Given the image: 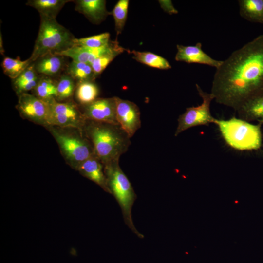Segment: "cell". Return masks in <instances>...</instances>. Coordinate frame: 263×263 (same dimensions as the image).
Listing matches in <instances>:
<instances>
[{
  "label": "cell",
  "mask_w": 263,
  "mask_h": 263,
  "mask_svg": "<svg viewBox=\"0 0 263 263\" xmlns=\"http://www.w3.org/2000/svg\"><path fill=\"white\" fill-rule=\"evenodd\" d=\"M210 93L218 103L235 111L263 94V35L223 60L214 75Z\"/></svg>",
  "instance_id": "obj_1"
},
{
  "label": "cell",
  "mask_w": 263,
  "mask_h": 263,
  "mask_svg": "<svg viewBox=\"0 0 263 263\" xmlns=\"http://www.w3.org/2000/svg\"><path fill=\"white\" fill-rule=\"evenodd\" d=\"M91 123L87 131L94 154L104 166L119 161L128 150L131 138L119 125L95 121Z\"/></svg>",
  "instance_id": "obj_2"
},
{
  "label": "cell",
  "mask_w": 263,
  "mask_h": 263,
  "mask_svg": "<svg viewBox=\"0 0 263 263\" xmlns=\"http://www.w3.org/2000/svg\"><path fill=\"white\" fill-rule=\"evenodd\" d=\"M227 145L238 150H251L262 146V124H253L235 117L228 120L215 119L214 123Z\"/></svg>",
  "instance_id": "obj_3"
},
{
  "label": "cell",
  "mask_w": 263,
  "mask_h": 263,
  "mask_svg": "<svg viewBox=\"0 0 263 263\" xmlns=\"http://www.w3.org/2000/svg\"><path fill=\"white\" fill-rule=\"evenodd\" d=\"M75 38L56 19L40 16L39 31L29 58L33 63L37 59L47 54L64 50L73 45Z\"/></svg>",
  "instance_id": "obj_4"
},
{
  "label": "cell",
  "mask_w": 263,
  "mask_h": 263,
  "mask_svg": "<svg viewBox=\"0 0 263 263\" xmlns=\"http://www.w3.org/2000/svg\"><path fill=\"white\" fill-rule=\"evenodd\" d=\"M104 169L111 194L114 196L120 207L125 224L138 237L143 238V235L135 228L132 216L136 194L129 179L122 170L119 161L104 165Z\"/></svg>",
  "instance_id": "obj_5"
},
{
  "label": "cell",
  "mask_w": 263,
  "mask_h": 263,
  "mask_svg": "<svg viewBox=\"0 0 263 263\" xmlns=\"http://www.w3.org/2000/svg\"><path fill=\"white\" fill-rule=\"evenodd\" d=\"M196 86L202 102L197 106L187 108L185 112L179 116L175 136L192 127L214 123L216 118L212 116L210 109L214 97L211 93L204 92L198 84Z\"/></svg>",
  "instance_id": "obj_6"
},
{
  "label": "cell",
  "mask_w": 263,
  "mask_h": 263,
  "mask_svg": "<svg viewBox=\"0 0 263 263\" xmlns=\"http://www.w3.org/2000/svg\"><path fill=\"white\" fill-rule=\"evenodd\" d=\"M51 131L64 156L76 169L82 163L94 154L93 147L85 139L55 129Z\"/></svg>",
  "instance_id": "obj_7"
},
{
  "label": "cell",
  "mask_w": 263,
  "mask_h": 263,
  "mask_svg": "<svg viewBox=\"0 0 263 263\" xmlns=\"http://www.w3.org/2000/svg\"><path fill=\"white\" fill-rule=\"evenodd\" d=\"M50 107V125L81 128L85 117L72 102L61 103L53 98L48 101Z\"/></svg>",
  "instance_id": "obj_8"
},
{
  "label": "cell",
  "mask_w": 263,
  "mask_h": 263,
  "mask_svg": "<svg viewBox=\"0 0 263 263\" xmlns=\"http://www.w3.org/2000/svg\"><path fill=\"white\" fill-rule=\"evenodd\" d=\"M17 108L22 116L38 124L50 125L48 101L27 93L19 94Z\"/></svg>",
  "instance_id": "obj_9"
},
{
  "label": "cell",
  "mask_w": 263,
  "mask_h": 263,
  "mask_svg": "<svg viewBox=\"0 0 263 263\" xmlns=\"http://www.w3.org/2000/svg\"><path fill=\"white\" fill-rule=\"evenodd\" d=\"M116 115L119 125L131 138L141 126L138 107L129 100L115 97Z\"/></svg>",
  "instance_id": "obj_10"
},
{
  "label": "cell",
  "mask_w": 263,
  "mask_h": 263,
  "mask_svg": "<svg viewBox=\"0 0 263 263\" xmlns=\"http://www.w3.org/2000/svg\"><path fill=\"white\" fill-rule=\"evenodd\" d=\"M85 106L83 115L85 119L119 125L116 115L115 97L97 98Z\"/></svg>",
  "instance_id": "obj_11"
},
{
  "label": "cell",
  "mask_w": 263,
  "mask_h": 263,
  "mask_svg": "<svg viewBox=\"0 0 263 263\" xmlns=\"http://www.w3.org/2000/svg\"><path fill=\"white\" fill-rule=\"evenodd\" d=\"M177 50L175 59L177 61L207 65L216 69L219 67L223 62V60L214 59L205 53L200 42L189 46L178 44Z\"/></svg>",
  "instance_id": "obj_12"
},
{
  "label": "cell",
  "mask_w": 263,
  "mask_h": 263,
  "mask_svg": "<svg viewBox=\"0 0 263 263\" xmlns=\"http://www.w3.org/2000/svg\"><path fill=\"white\" fill-rule=\"evenodd\" d=\"M77 170L82 175L99 185L105 191L111 193L104 172V165L95 154L82 163Z\"/></svg>",
  "instance_id": "obj_13"
},
{
  "label": "cell",
  "mask_w": 263,
  "mask_h": 263,
  "mask_svg": "<svg viewBox=\"0 0 263 263\" xmlns=\"http://www.w3.org/2000/svg\"><path fill=\"white\" fill-rule=\"evenodd\" d=\"M75 9L95 23L102 21L109 14L104 0H77Z\"/></svg>",
  "instance_id": "obj_14"
},
{
  "label": "cell",
  "mask_w": 263,
  "mask_h": 263,
  "mask_svg": "<svg viewBox=\"0 0 263 263\" xmlns=\"http://www.w3.org/2000/svg\"><path fill=\"white\" fill-rule=\"evenodd\" d=\"M64 57L55 53H50L37 59L33 64L38 74L48 77L54 76L63 70Z\"/></svg>",
  "instance_id": "obj_15"
},
{
  "label": "cell",
  "mask_w": 263,
  "mask_h": 263,
  "mask_svg": "<svg viewBox=\"0 0 263 263\" xmlns=\"http://www.w3.org/2000/svg\"><path fill=\"white\" fill-rule=\"evenodd\" d=\"M239 118L247 122L258 121L263 123V94L254 97L244 103L236 111Z\"/></svg>",
  "instance_id": "obj_16"
},
{
  "label": "cell",
  "mask_w": 263,
  "mask_h": 263,
  "mask_svg": "<svg viewBox=\"0 0 263 263\" xmlns=\"http://www.w3.org/2000/svg\"><path fill=\"white\" fill-rule=\"evenodd\" d=\"M72 0H29L26 5L36 9L40 16L56 19V17L64 6Z\"/></svg>",
  "instance_id": "obj_17"
},
{
  "label": "cell",
  "mask_w": 263,
  "mask_h": 263,
  "mask_svg": "<svg viewBox=\"0 0 263 263\" xmlns=\"http://www.w3.org/2000/svg\"><path fill=\"white\" fill-rule=\"evenodd\" d=\"M240 16L246 20L263 24V0H238Z\"/></svg>",
  "instance_id": "obj_18"
},
{
  "label": "cell",
  "mask_w": 263,
  "mask_h": 263,
  "mask_svg": "<svg viewBox=\"0 0 263 263\" xmlns=\"http://www.w3.org/2000/svg\"><path fill=\"white\" fill-rule=\"evenodd\" d=\"M67 74L78 82L93 81L96 78L90 64L72 60L68 65Z\"/></svg>",
  "instance_id": "obj_19"
},
{
  "label": "cell",
  "mask_w": 263,
  "mask_h": 263,
  "mask_svg": "<svg viewBox=\"0 0 263 263\" xmlns=\"http://www.w3.org/2000/svg\"><path fill=\"white\" fill-rule=\"evenodd\" d=\"M133 58L136 61L149 66L160 69H169L171 68L170 63L165 58L149 52L131 51Z\"/></svg>",
  "instance_id": "obj_20"
},
{
  "label": "cell",
  "mask_w": 263,
  "mask_h": 263,
  "mask_svg": "<svg viewBox=\"0 0 263 263\" xmlns=\"http://www.w3.org/2000/svg\"><path fill=\"white\" fill-rule=\"evenodd\" d=\"M31 64L29 58L21 60L19 57H5L1 63L4 74L13 80L16 79Z\"/></svg>",
  "instance_id": "obj_21"
},
{
  "label": "cell",
  "mask_w": 263,
  "mask_h": 263,
  "mask_svg": "<svg viewBox=\"0 0 263 263\" xmlns=\"http://www.w3.org/2000/svg\"><path fill=\"white\" fill-rule=\"evenodd\" d=\"M99 90L97 86L92 81L78 82L76 90V97L82 104L86 105L96 99Z\"/></svg>",
  "instance_id": "obj_22"
},
{
  "label": "cell",
  "mask_w": 263,
  "mask_h": 263,
  "mask_svg": "<svg viewBox=\"0 0 263 263\" xmlns=\"http://www.w3.org/2000/svg\"><path fill=\"white\" fill-rule=\"evenodd\" d=\"M34 90L35 95L46 101L56 98L57 94L56 84L49 77L45 75L39 77Z\"/></svg>",
  "instance_id": "obj_23"
},
{
  "label": "cell",
  "mask_w": 263,
  "mask_h": 263,
  "mask_svg": "<svg viewBox=\"0 0 263 263\" xmlns=\"http://www.w3.org/2000/svg\"><path fill=\"white\" fill-rule=\"evenodd\" d=\"M129 2L128 0H119L111 13L114 19L115 28L117 35L121 33L125 25L127 18Z\"/></svg>",
  "instance_id": "obj_24"
},
{
  "label": "cell",
  "mask_w": 263,
  "mask_h": 263,
  "mask_svg": "<svg viewBox=\"0 0 263 263\" xmlns=\"http://www.w3.org/2000/svg\"><path fill=\"white\" fill-rule=\"evenodd\" d=\"M110 34L106 32L85 38H75L73 40V45L88 48L100 47L106 45L110 41Z\"/></svg>",
  "instance_id": "obj_25"
},
{
  "label": "cell",
  "mask_w": 263,
  "mask_h": 263,
  "mask_svg": "<svg viewBox=\"0 0 263 263\" xmlns=\"http://www.w3.org/2000/svg\"><path fill=\"white\" fill-rule=\"evenodd\" d=\"M56 99L63 100L70 98L75 89L74 79L67 74L62 75L56 84Z\"/></svg>",
  "instance_id": "obj_26"
},
{
  "label": "cell",
  "mask_w": 263,
  "mask_h": 263,
  "mask_svg": "<svg viewBox=\"0 0 263 263\" xmlns=\"http://www.w3.org/2000/svg\"><path fill=\"white\" fill-rule=\"evenodd\" d=\"M55 54L70 57L73 61L89 64L90 55L86 48L83 46L73 45L64 50Z\"/></svg>",
  "instance_id": "obj_27"
},
{
  "label": "cell",
  "mask_w": 263,
  "mask_h": 263,
  "mask_svg": "<svg viewBox=\"0 0 263 263\" xmlns=\"http://www.w3.org/2000/svg\"><path fill=\"white\" fill-rule=\"evenodd\" d=\"M125 50H126L123 48L122 49L103 55L94 60L91 65L95 76L99 75L116 56Z\"/></svg>",
  "instance_id": "obj_28"
},
{
  "label": "cell",
  "mask_w": 263,
  "mask_h": 263,
  "mask_svg": "<svg viewBox=\"0 0 263 263\" xmlns=\"http://www.w3.org/2000/svg\"><path fill=\"white\" fill-rule=\"evenodd\" d=\"M33 63L29 65L16 79L14 80V86L38 79Z\"/></svg>",
  "instance_id": "obj_29"
},
{
  "label": "cell",
  "mask_w": 263,
  "mask_h": 263,
  "mask_svg": "<svg viewBox=\"0 0 263 263\" xmlns=\"http://www.w3.org/2000/svg\"><path fill=\"white\" fill-rule=\"evenodd\" d=\"M159 3L161 8L167 13L169 14H176L178 13V11L174 7L171 0H160Z\"/></svg>",
  "instance_id": "obj_30"
},
{
  "label": "cell",
  "mask_w": 263,
  "mask_h": 263,
  "mask_svg": "<svg viewBox=\"0 0 263 263\" xmlns=\"http://www.w3.org/2000/svg\"><path fill=\"white\" fill-rule=\"evenodd\" d=\"M0 52L1 54L3 55L4 53V49L3 46L2 37L1 33L0 34Z\"/></svg>",
  "instance_id": "obj_31"
}]
</instances>
